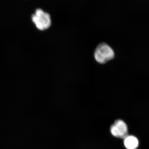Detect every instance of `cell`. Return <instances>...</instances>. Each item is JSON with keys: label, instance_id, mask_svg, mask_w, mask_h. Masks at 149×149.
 I'll use <instances>...</instances> for the list:
<instances>
[{"label": "cell", "instance_id": "6da1fadb", "mask_svg": "<svg viewBox=\"0 0 149 149\" xmlns=\"http://www.w3.org/2000/svg\"><path fill=\"white\" fill-rule=\"evenodd\" d=\"M114 52L113 49L104 43L98 45L94 53L95 59L101 64L106 63L114 58Z\"/></svg>", "mask_w": 149, "mask_h": 149}, {"label": "cell", "instance_id": "7a4b0ae2", "mask_svg": "<svg viewBox=\"0 0 149 149\" xmlns=\"http://www.w3.org/2000/svg\"><path fill=\"white\" fill-rule=\"evenodd\" d=\"M32 20L36 27L40 30L48 29L51 25L50 16L41 9H37L32 16Z\"/></svg>", "mask_w": 149, "mask_h": 149}, {"label": "cell", "instance_id": "3957f363", "mask_svg": "<svg viewBox=\"0 0 149 149\" xmlns=\"http://www.w3.org/2000/svg\"><path fill=\"white\" fill-rule=\"evenodd\" d=\"M110 130L113 136L118 138L125 139L128 134L127 125L121 120H116L111 127Z\"/></svg>", "mask_w": 149, "mask_h": 149}, {"label": "cell", "instance_id": "277c9868", "mask_svg": "<svg viewBox=\"0 0 149 149\" xmlns=\"http://www.w3.org/2000/svg\"><path fill=\"white\" fill-rule=\"evenodd\" d=\"M124 146L127 149H136L139 146L138 139L134 136H127L125 138Z\"/></svg>", "mask_w": 149, "mask_h": 149}]
</instances>
